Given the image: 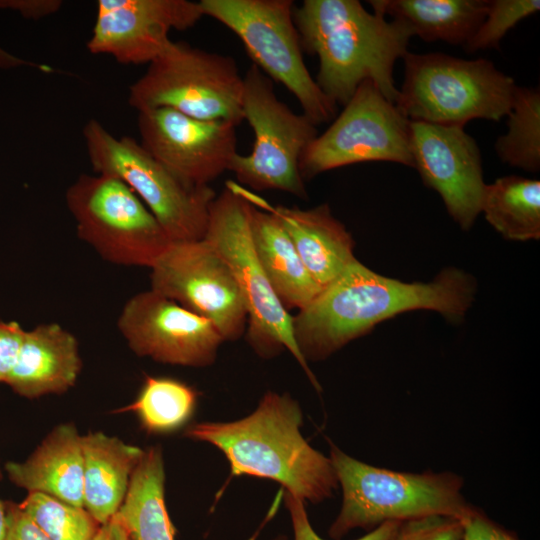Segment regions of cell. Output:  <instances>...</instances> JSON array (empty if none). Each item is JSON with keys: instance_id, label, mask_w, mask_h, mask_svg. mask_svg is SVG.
<instances>
[{"instance_id": "obj_32", "label": "cell", "mask_w": 540, "mask_h": 540, "mask_svg": "<svg viewBox=\"0 0 540 540\" xmlns=\"http://www.w3.org/2000/svg\"><path fill=\"white\" fill-rule=\"evenodd\" d=\"M461 522L460 540H520L516 534L491 520L476 506Z\"/></svg>"}, {"instance_id": "obj_12", "label": "cell", "mask_w": 540, "mask_h": 540, "mask_svg": "<svg viewBox=\"0 0 540 540\" xmlns=\"http://www.w3.org/2000/svg\"><path fill=\"white\" fill-rule=\"evenodd\" d=\"M386 161L413 167L410 120L371 80L363 81L342 112L304 150L303 180L339 167Z\"/></svg>"}, {"instance_id": "obj_1", "label": "cell", "mask_w": 540, "mask_h": 540, "mask_svg": "<svg viewBox=\"0 0 540 540\" xmlns=\"http://www.w3.org/2000/svg\"><path fill=\"white\" fill-rule=\"evenodd\" d=\"M476 291L475 279L458 268L443 269L430 282H403L356 260L292 316L294 339L307 363L323 360L403 312L432 310L462 320Z\"/></svg>"}, {"instance_id": "obj_24", "label": "cell", "mask_w": 540, "mask_h": 540, "mask_svg": "<svg viewBox=\"0 0 540 540\" xmlns=\"http://www.w3.org/2000/svg\"><path fill=\"white\" fill-rule=\"evenodd\" d=\"M165 472L159 447L145 451L134 469L117 515L129 540H175L164 499Z\"/></svg>"}, {"instance_id": "obj_28", "label": "cell", "mask_w": 540, "mask_h": 540, "mask_svg": "<svg viewBox=\"0 0 540 540\" xmlns=\"http://www.w3.org/2000/svg\"><path fill=\"white\" fill-rule=\"evenodd\" d=\"M18 505L51 540H92L100 527L84 507L44 493L30 492Z\"/></svg>"}, {"instance_id": "obj_20", "label": "cell", "mask_w": 540, "mask_h": 540, "mask_svg": "<svg viewBox=\"0 0 540 540\" xmlns=\"http://www.w3.org/2000/svg\"><path fill=\"white\" fill-rule=\"evenodd\" d=\"M12 483L30 492L51 495L84 507L82 436L73 424L54 428L24 462H8Z\"/></svg>"}, {"instance_id": "obj_22", "label": "cell", "mask_w": 540, "mask_h": 540, "mask_svg": "<svg viewBox=\"0 0 540 540\" xmlns=\"http://www.w3.org/2000/svg\"><path fill=\"white\" fill-rule=\"evenodd\" d=\"M250 223L257 257L276 296L287 311L305 308L323 288L308 272L287 231L273 213L254 205Z\"/></svg>"}, {"instance_id": "obj_15", "label": "cell", "mask_w": 540, "mask_h": 540, "mask_svg": "<svg viewBox=\"0 0 540 540\" xmlns=\"http://www.w3.org/2000/svg\"><path fill=\"white\" fill-rule=\"evenodd\" d=\"M137 126L141 145L190 185L210 186L237 154V126L229 122L156 108L139 111Z\"/></svg>"}, {"instance_id": "obj_2", "label": "cell", "mask_w": 540, "mask_h": 540, "mask_svg": "<svg viewBox=\"0 0 540 540\" xmlns=\"http://www.w3.org/2000/svg\"><path fill=\"white\" fill-rule=\"evenodd\" d=\"M302 51L316 55V83L337 105H345L357 87L371 80L395 103L393 70L414 36L403 21L368 12L357 0H305L293 12Z\"/></svg>"}, {"instance_id": "obj_10", "label": "cell", "mask_w": 540, "mask_h": 540, "mask_svg": "<svg viewBox=\"0 0 540 540\" xmlns=\"http://www.w3.org/2000/svg\"><path fill=\"white\" fill-rule=\"evenodd\" d=\"M65 202L78 238L106 262L150 269L172 243L139 197L114 176L80 175Z\"/></svg>"}, {"instance_id": "obj_26", "label": "cell", "mask_w": 540, "mask_h": 540, "mask_svg": "<svg viewBox=\"0 0 540 540\" xmlns=\"http://www.w3.org/2000/svg\"><path fill=\"white\" fill-rule=\"evenodd\" d=\"M198 399L190 385L168 377L145 376L136 400L120 411H133L150 433H167L191 418Z\"/></svg>"}, {"instance_id": "obj_25", "label": "cell", "mask_w": 540, "mask_h": 540, "mask_svg": "<svg viewBox=\"0 0 540 540\" xmlns=\"http://www.w3.org/2000/svg\"><path fill=\"white\" fill-rule=\"evenodd\" d=\"M480 213L505 239L540 238V181L517 175L486 184Z\"/></svg>"}, {"instance_id": "obj_34", "label": "cell", "mask_w": 540, "mask_h": 540, "mask_svg": "<svg viewBox=\"0 0 540 540\" xmlns=\"http://www.w3.org/2000/svg\"><path fill=\"white\" fill-rule=\"evenodd\" d=\"M7 531L4 540H51L18 504L6 502Z\"/></svg>"}, {"instance_id": "obj_35", "label": "cell", "mask_w": 540, "mask_h": 540, "mask_svg": "<svg viewBox=\"0 0 540 540\" xmlns=\"http://www.w3.org/2000/svg\"><path fill=\"white\" fill-rule=\"evenodd\" d=\"M62 6L59 0H4L0 8H11L19 11L29 19H41L57 12Z\"/></svg>"}, {"instance_id": "obj_33", "label": "cell", "mask_w": 540, "mask_h": 540, "mask_svg": "<svg viewBox=\"0 0 540 540\" xmlns=\"http://www.w3.org/2000/svg\"><path fill=\"white\" fill-rule=\"evenodd\" d=\"M24 332L15 321H0V383H5L16 363Z\"/></svg>"}, {"instance_id": "obj_6", "label": "cell", "mask_w": 540, "mask_h": 540, "mask_svg": "<svg viewBox=\"0 0 540 540\" xmlns=\"http://www.w3.org/2000/svg\"><path fill=\"white\" fill-rule=\"evenodd\" d=\"M252 203L245 190L227 182L209 209L204 239L232 271L247 310V339L263 357L286 349L305 371L312 385H320L299 351L292 315L282 305L257 257L251 234Z\"/></svg>"}, {"instance_id": "obj_29", "label": "cell", "mask_w": 540, "mask_h": 540, "mask_svg": "<svg viewBox=\"0 0 540 540\" xmlns=\"http://www.w3.org/2000/svg\"><path fill=\"white\" fill-rule=\"evenodd\" d=\"M539 9V0H488L483 22L463 48L467 53L498 48L509 30Z\"/></svg>"}, {"instance_id": "obj_30", "label": "cell", "mask_w": 540, "mask_h": 540, "mask_svg": "<svg viewBox=\"0 0 540 540\" xmlns=\"http://www.w3.org/2000/svg\"><path fill=\"white\" fill-rule=\"evenodd\" d=\"M461 520L427 516L403 521L394 540H460Z\"/></svg>"}, {"instance_id": "obj_39", "label": "cell", "mask_w": 540, "mask_h": 540, "mask_svg": "<svg viewBox=\"0 0 540 540\" xmlns=\"http://www.w3.org/2000/svg\"><path fill=\"white\" fill-rule=\"evenodd\" d=\"M275 540H285V538L284 537H279V538H277Z\"/></svg>"}, {"instance_id": "obj_14", "label": "cell", "mask_w": 540, "mask_h": 540, "mask_svg": "<svg viewBox=\"0 0 540 540\" xmlns=\"http://www.w3.org/2000/svg\"><path fill=\"white\" fill-rule=\"evenodd\" d=\"M117 328L135 354L171 365L209 366L224 342L210 320L152 289L125 302Z\"/></svg>"}, {"instance_id": "obj_4", "label": "cell", "mask_w": 540, "mask_h": 540, "mask_svg": "<svg viewBox=\"0 0 540 540\" xmlns=\"http://www.w3.org/2000/svg\"><path fill=\"white\" fill-rule=\"evenodd\" d=\"M342 506L329 529L340 539L353 529L371 531L386 521L427 516L465 519L475 508L462 494L464 480L450 471L410 473L359 461L331 443L329 456Z\"/></svg>"}, {"instance_id": "obj_19", "label": "cell", "mask_w": 540, "mask_h": 540, "mask_svg": "<svg viewBox=\"0 0 540 540\" xmlns=\"http://www.w3.org/2000/svg\"><path fill=\"white\" fill-rule=\"evenodd\" d=\"M259 203L278 218L308 272L322 288L357 260L351 234L327 204L300 209Z\"/></svg>"}, {"instance_id": "obj_27", "label": "cell", "mask_w": 540, "mask_h": 540, "mask_svg": "<svg viewBox=\"0 0 540 540\" xmlns=\"http://www.w3.org/2000/svg\"><path fill=\"white\" fill-rule=\"evenodd\" d=\"M508 131L495 142L499 159L528 172L540 170V92L516 86L510 111Z\"/></svg>"}, {"instance_id": "obj_9", "label": "cell", "mask_w": 540, "mask_h": 540, "mask_svg": "<svg viewBox=\"0 0 540 540\" xmlns=\"http://www.w3.org/2000/svg\"><path fill=\"white\" fill-rule=\"evenodd\" d=\"M199 5L204 16L239 37L254 65L285 86L316 125L335 117L337 104L323 93L304 63L292 0H201Z\"/></svg>"}, {"instance_id": "obj_16", "label": "cell", "mask_w": 540, "mask_h": 540, "mask_svg": "<svg viewBox=\"0 0 540 540\" xmlns=\"http://www.w3.org/2000/svg\"><path fill=\"white\" fill-rule=\"evenodd\" d=\"M410 147L423 183L440 195L461 229L472 228L486 187L475 139L464 127L410 121Z\"/></svg>"}, {"instance_id": "obj_17", "label": "cell", "mask_w": 540, "mask_h": 540, "mask_svg": "<svg viewBox=\"0 0 540 540\" xmlns=\"http://www.w3.org/2000/svg\"><path fill=\"white\" fill-rule=\"evenodd\" d=\"M87 48L122 64H149L172 41L171 30H187L204 16L188 0H99Z\"/></svg>"}, {"instance_id": "obj_38", "label": "cell", "mask_w": 540, "mask_h": 540, "mask_svg": "<svg viewBox=\"0 0 540 540\" xmlns=\"http://www.w3.org/2000/svg\"><path fill=\"white\" fill-rule=\"evenodd\" d=\"M1 477V473H0ZM7 531V517L5 503L0 500V540H4Z\"/></svg>"}, {"instance_id": "obj_13", "label": "cell", "mask_w": 540, "mask_h": 540, "mask_svg": "<svg viewBox=\"0 0 540 540\" xmlns=\"http://www.w3.org/2000/svg\"><path fill=\"white\" fill-rule=\"evenodd\" d=\"M150 271V289L210 320L224 341L245 332L247 310L239 286L204 238L172 242Z\"/></svg>"}, {"instance_id": "obj_37", "label": "cell", "mask_w": 540, "mask_h": 540, "mask_svg": "<svg viewBox=\"0 0 540 540\" xmlns=\"http://www.w3.org/2000/svg\"><path fill=\"white\" fill-rule=\"evenodd\" d=\"M21 65L31 66L44 72H51L52 68L18 58L0 47V68H13Z\"/></svg>"}, {"instance_id": "obj_5", "label": "cell", "mask_w": 540, "mask_h": 540, "mask_svg": "<svg viewBox=\"0 0 540 540\" xmlns=\"http://www.w3.org/2000/svg\"><path fill=\"white\" fill-rule=\"evenodd\" d=\"M395 105L410 121L464 127L507 116L516 84L488 59L407 52Z\"/></svg>"}, {"instance_id": "obj_8", "label": "cell", "mask_w": 540, "mask_h": 540, "mask_svg": "<svg viewBox=\"0 0 540 540\" xmlns=\"http://www.w3.org/2000/svg\"><path fill=\"white\" fill-rule=\"evenodd\" d=\"M243 85L232 57L171 41L130 86L128 102L138 112L170 108L238 126L244 120Z\"/></svg>"}, {"instance_id": "obj_23", "label": "cell", "mask_w": 540, "mask_h": 540, "mask_svg": "<svg viewBox=\"0 0 540 540\" xmlns=\"http://www.w3.org/2000/svg\"><path fill=\"white\" fill-rule=\"evenodd\" d=\"M373 12L405 22L426 42L465 45L483 22L488 0H370Z\"/></svg>"}, {"instance_id": "obj_7", "label": "cell", "mask_w": 540, "mask_h": 540, "mask_svg": "<svg viewBox=\"0 0 540 540\" xmlns=\"http://www.w3.org/2000/svg\"><path fill=\"white\" fill-rule=\"evenodd\" d=\"M83 136L94 172L114 176L125 183L172 242L204 238L210 205L217 195L211 186L184 182L136 139L115 137L95 119L85 124Z\"/></svg>"}, {"instance_id": "obj_36", "label": "cell", "mask_w": 540, "mask_h": 540, "mask_svg": "<svg viewBox=\"0 0 540 540\" xmlns=\"http://www.w3.org/2000/svg\"><path fill=\"white\" fill-rule=\"evenodd\" d=\"M92 540H129L126 529L117 513L101 524Z\"/></svg>"}, {"instance_id": "obj_3", "label": "cell", "mask_w": 540, "mask_h": 540, "mask_svg": "<svg viewBox=\"0 0 540 540\" xmlns=\"http://www.w3.org/2000/svg\"><path fill=\"white\" fill-rule=\"evenodd\" d=\"M302 412L288 394L269 391L247 417L233 422H203L185 435L220 449L231 476L251 475L279 482L302 501L320 503L339 486L329 457L301 435Z\"/></svg>"}, {"instance_id": "obj_18", "label": "cell", "mask_w": 540, "mask_h": 540, "mask_svg": "<svg viewBox=\"0 0 540 540\" xmlns=\"http://www.w3.org/2000/svg\"><path fill=\"white\" fill-rule=\"evenodd\" d=\"M81 367L76 337L58 323H43L24 332L5 384L28 399L61 394L75 385Z\"/></svg>"}, {"instance_id": "obj_31", "label": "cell", "mask_w": 540, "mask_h": 540, "mask_svg": "<svg viewBox=\"0 0 540 540\" xmlns=\"http://www.w3.org/2000/svg\"><path fill=\"white\" fill-rule=\"evenodd\" d=\"M285 502L291 517L294 540H324L312 528L304 501L285 491ZM402 522L386 521L357 540H394Z\"/></svg>"}, {"instance_id": "obj_11", "label": "cell", "mask_w": 540, "mask_h": 540, "mask_svg": "<svg viewBox=\"0 0 540 540\" xmlns=\"http://www.w3.org/2000/svg\"><path fill=\"white\" fill-rule=\"evenodd\" d=\"M243 84V118L253 130L254 143L248 155L233 157L228 171L254 190H278L306 199L299 162L318 136L317 125L282 102L272 80L256 65L248 68Z\"/></svg>"}, {"instance_id": "obj_21", "label": "cell", "mask_w": 540, "mask_h": 540, "mask_svg": "<svg viewBox=\"0 0 540 540\" xmlns=\"http://www.w3.org/2000/svg\"><path fill=\"white\" fill-rule=\"evenodd\" d=\"M84 508L101 525L119 510L145 451L102 432L82 436Z\"/></svg>"}]
</instances>
